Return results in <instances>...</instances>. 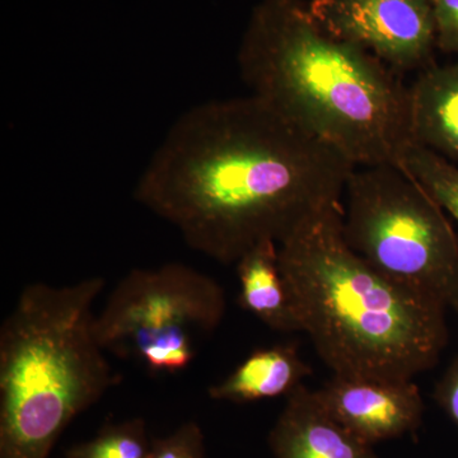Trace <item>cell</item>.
<instances>
[{
  "mask_svg": "<svg viewBox=\"0 0 458 458\" xmlns=\"http://www.w3.org/2000/svg\"><path fill=\"white\" fill-rule=\"evenodd\" d=\"M412 143L458 165V60L430 65L409 87Z\"/></svg>",
  "mask_w": 458,
  "mask_h": 458,
  "instance_id": "30bf717a",
  "label": "cell"
},
{
  "mask_svg": "<svg viewBox=\"0 0 458 458\" xmlns=\"http://www.w3.org/2000/svg\"><path fill=\"white\" fill-rule=\"evenodd\" d=\"M148 458H205L204 436L197 423H186L165 438L152 439Z\"/></svg>",
  "mask_w": 458,
  "mask_h": 458,
  "instance_id": "9a60e30c",
  "label": "cell"
},
{
  "mask_svg": "<svg viewBox=\"0 0 458 458\" xmlns=\"http://www.w3.org/2000/svg\"><path fill=\"white\" fill-rule=\"evenodd\" d=\"M236 264L241 307L273 330L300 331L279 269L278 243L264 241L247 251Z\"/></svg>",
  "mask_w": 458,
  "mask_h": 458,
  "instance_id": "7c38bea8",
  "label": "cell"
},
{
  "mask_svg": "<svg viewBox=\"0 0 458 458\" xmlns=\"http://www.w3.org/2000/svg\"><path fill=\"white\" fill-rule=\"evenodd\" d=\"M437 49L458 56V0H432Z\"/></svg>",
  "mask_w": 458,
  "mask_h": 458,
  "instance_id": "2e32d148",
  "label": "cell"
},
{
  "mask_svg": "<svg viewBox=\"0 0 458 458\" xmlns=\"http://www.w3.org/2000/svg\"><path fill=\"white\" fill-rule=\"evenodd\" d=\"M225 307L216 280L168 262L126 274L96 316L95 334L110 354L152 373H177L191 366L199 346L222 324Z\"/></svg>",
  "mask_w": 458,
  "mask_h": 458,
  "instance_id": "8992f818",
  "label": "cell"
},
{
  "mask_svg": "<svg viewBox=\"0 0 458 458\" xmlns=\"http://www.w3.org/2000/svg\"><path fill=\"white\" fill-rule=\"evenodd\" d=\"M238 68L250 95L355 167L401 165L412 143L409 87L394 69L316 22L304 0H261Z\"/></svg>",
  "mask_w": 458,
  "mask_h": 458,
  "instance_id": "7a4b0ae2",
  "label": "cell"
},
{
  "mask_svg": "<svg viewBox=\"0 0 458 458\" xmlns=\"http://www.w3.org/2000/svg\"><path fill=\"white\" fill-rule=\"evenodd\" d=\"M355 170L260 99L205 102L181 114L148 162L135 200L195 251L236 264L343 205Z\"/></svg>",
  "mask_w": 458,
  "mask_h": 458,
  "instance_id": "6da1fadb",
  "label": "cell"
},
{
  "mask_svg": "<svg viewBox=\"0 0 458 458\" xmlns=\"http://www.w3.org/2000/svg\"><path fill=\"white\" fill-rule=\"evenodd\" d=\"M316 22L394 71L433 64L437 49L432 0H311Z\"/></svg>",
  "mask_w": 458,
  "mask_h": 458,
  "instance_id": "52a82bcc",
  "label": "cell"
},
{
  "mask_svg": "<svg viewBox=\"0 0 458 458\" xmlns=\"http://www.w3.org/2000/svg\"><path fill=\"white\" fill-rule=\"evenodd\" d=\"M269 443L276 458H378L373 445L344 428L319 399L300 385L286 403Z\"/></svg>",
  "mask_w": 458,
  "mask_h": 458,
  "instance_id": "9c48e42d",
  "label": "cell"
},
{
  "mask_svg": "<svg viewBox=\"0 0 458 458\" xmlns=\"http://www.w3.org/2000/svg\"><path fill=\"white\" fill-rule=\"evenodd\" d=\"M346 243L388 279L458 313V238L403 165L355 167L343 201Z\"/></svg>",
  "mask_w": 458,
  "mask_h": 458,
  "instance_id": "5b68a950",
  "label": "cell"
},
{
  "mask_svg": "<svg viewBox=\"0 0 458 458\" xmlns=\"http://www.w3.org/2000/svg\"><path fill=\"white\" fill-rule=\"evenodd\" d=\"M101 276L23 288L0 327V458H49L81 412L119 384L95 334Z\"/></svg>",
  "mask_w": 458,
  "mask_h": 458,
  "instance_id": "277c9868",
  "label": "cell"
},
{
  "mask_svg": "<svg viewBox=\"0 0 458 458\" xmlns=\"http://www.w3.org/2000/svg\"><path fill=\"white\" fill-rule=\"evenodd\" d=\"M311 373L295 344H279L250 354L231 375L209 387L208 394L238 403L288 396Z\"/></svg>",
  "mask_w": 458,
  "mask_h": 458,
  "instance_id": "8fae6325",
  "label": "cell"
},
{
  "mask_svg": "<svg viewBox=\"0 0 458 458\" xmlns=\"http://www.w3.org/2000/svg\"><path fill=\"white\" fill-rule=\"evenodd\" d=\"M279 269L300 331L334 375L412 379L447 346V309L355 254L344 238L343 205L279 243Z\"/></svg>",
  "mask_w": 458,
  "mask_h": 458,
  "instance_id": "3957f363",
  "label": "cell"
},
{
  "mask_svg": "<svg viewBox=\"0 0 458 458\" xmlns=\"http://www.w3.org/2000/svg\"><path fill=\"white\" fill-rule=\"evenodd\" d=\"M146 424L141 419L108 424L96 438L75 445L66 458H148L150 451Z\"/></svg>",
  "mask_w": 458,
  "mask_h": 458,
  "instance_id": "5bb4252c",
  "label": "cell"
},
{
  "mask_svg": "<svg viewBox=\"0 0 458 458\" xmlns=\"http://www.w3.org/2000/svg\"><path fill=\"white\" fill-rule=\"evenodd\" d=\"M318 394L344 428L370 445L415 432L423 421V397L412 379L334 375Z\"/></svg>",
  "mask_w": 458,
  "mask_h": 458,
  "instance_id": "ba28073f",
  "label": "cell"
},
{
  "mask_svg": "<svg viewBox=\"0 0 458 458\" xmlns=\"http://www.w3.org/2000/svg\"><path fill=\"white\" fill-rule=\"evenodd\" d=\"M434 399L458 428V355L437 385Z\"/></svg>",
  "mask_w": 458,
  "mask_h": 458,
  "instance_id": "e0dca14e",
  "label": "cell"
},
{
  "mask_svg": "<svg viewBox=\"0 0 458 458\" xmlns=\"http://www.w3.org/2000/svg\"><path fill=\"white\" fill-rule=\"evenodd\" d=\"M458 222V165L427 148L411 143L401 165Z\"/></svg>",
  "mask_w": 458,
  "mask_h": 458,
  "instance_id": "4fadbf2b",
  "label": "cell"
}]
</instances>
